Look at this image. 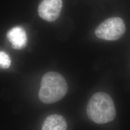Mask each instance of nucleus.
Returning <instances> with one entry per match:
<instances>
[{
    "instance_id": "nucleus-7",
    "label": "nucleus",
    "mask_w": 130,
    "mask_h": 130,
    "mask_svg": "<svg viewBox=\"0 0 130 130\" xmlns=\"http://www.w3.org/2000/svg\"><path fill=\"white\" fill-rule=\"evenodd\" d=\"M11 65V59L9 55L4 51H0V68L8 69Z\"/></svg>"
},
{
    "instance_id": "nucleus-4",
    "label": "nucleus",
    "mask_w": 130,
    "mask_h": 130,
    "mask_svg": "<svg viewBox=\"0 0 130 130\" xmlns=\"http://www.w3.org/2000/svg\"><path fill=\"white\" fill-rule=\"evenodd\" d=\"M62 6L61 0H43L39 6V14L44 20L53 22L59 17Z\"/></svg>"
},
{
    "instance_id": "nucleus-2",
    "label": "nucleus",
    "mask_w": 130,
    "mask_h": 130,
    "mask_svg": "<svg viewBox=\"0 0 130 130\" xmlns=\"http://www.w3.org/2000/svg\"><path fill=\"white\" fill-rule=\"evenodd\" d=\"M68 90L67 83L61 74L49 72L42 78L39 98L43 103L53 104L64 98Z\"/></svg>"
},
{
    "instance_id": "nucleus-5",
    "label": "nucleus",
    "mask_w": 130,
    "mask_h": 130,
    "mask_svg": "<svg viewBox=\"0 0 130 130\" xmlns=\"http://www.w3.org/2000/svg\"><path fill=\"white\" fill-rule=\"evenodd\" d=\"M7 37L12 43L13 48L16 50H21L27 45V34L25 30L20 26H16L10 29L7 32Z\"/></svg>"
},
{
    "instance_id": "nucleus-6",
    "label": "nucleus",
    "mask_w": 130,
    "mask_h": 130,
    "mask_svg": "<svg viewBox=\"0 0 130 130\" xmlns=\"http://www.w3.org/2000/svg\"><path fill=\"white\" fill-rule=\"evenodd\" d=\"M67 122L64 117L55 114L45 119L42 130H67Z\"/></svg>"
},
{
    "instance_id": "nucleus-1",
    "label": "nucleus",
    "mask_w": 130,
    "mask_h": 130,
    "mask_svg": "<svg viewBox=\"0 0 130 130\" xmlns=\"http://www.w3.org/2000/svg\"><path fill=\"white\" fill-rule=\"evenodd\" d=\"M86 111L91 121L98 124L113 121L116 115L113 100L104 92H98L92 96L88 102Z\"/></svg>"
},
{
    "instance_id": "nucleus-3",
    "label": "nucleus",
    "mask_w": 130,
    "mask_h": 130,
    "mask_svg": "<svg viewBox=\"0 0 130 130\" xmlns=\"http://www.w3.org/2000/svg\"><path fill=\"white\" fill-rule=\"evenodd\" d=\"M126 28L120 18H111L104 21L96 28V37L106 40H116L124 35Z\"/></svg>"
}]
</instances>
